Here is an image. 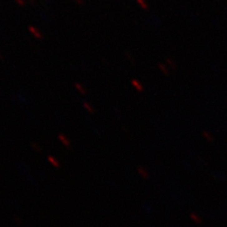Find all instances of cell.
I'll use <instances>...</instances> for the list:
<instances>
[{
  "instance_id": "1",
  "label": "cell",
  "mask_w": 227,
  "mask_h": 227,
  "mask_svg": "<svg viewBox=\"0 0 227 227\" xmlns=\"http://www.w3.org/2000/svg\"><path fill=\"white\" fill-rule=\"evenodd\" d=\"M28 31H30V32L38 40H42L43 39V34L42 32L38 30L37 27H35L34 26H28Z\"/></svg>"
},
{
  "instance_id": "6",
  "label": "cell",
  "mask_w": 227,
  "mask_h": 227,
  "mask_svg": "<svg viewBox=\"0 0 227 227\" xmlns=\"http://www.w3.org/2000/svg\"><path fill=\"white\" fill-rule=\"evenodd\" d=\"M132 84L136 88V90H138V91H141L142 90V85L140 84V82L137 80H132Z\"/></svg>"
},
{
  "instance_id": "12",
  "label": "cell",
  "mask_w": 227,
  "mask_h": 227,
  "mask_svg": "<svg viewBox=\"0 0 227 227\" xmlns=\"http://www.w3.org/2000/svg\"><path fill=\"white\" fill-rule=\"evenodd\" d=\"M26 1L30 2V3H31V4H34V3H35V0H26Z\"/></svg>"
},
{
  "instance_id": "10",
  "label": "cell",
  "mask_w": 227,
  "mask_h": 227,
  "mask_svg": "<svg viewBox=\"0 0 227 227\" xmlns=\"http://www.w3.org/2000/svg\"><path fill=\"white\" fill-rule=\"evenodd\" d=\"M14 1L19 6H25L26 5V0H14Z\"/></svg>"
},
{
  "instance_id": "8",
  "label": "cell",
  "mask_w": 227,
  "mask_h": 227,
  "mask_svg": "<svg viewBox=\"0 0 227 227\" xmlns=\"http://www.w3.org/2000/svg\"><path fill=\"white\" fill-rule=\"evenodd\" d=\"M137 1V3L143 8V9H147V4H146V2L144 1V0H136Z\"/></svg>"
},
{
  "instance_id": "13",
  "label": "cell",
  "mask_w": 227,
  "mask_h": 227,
  "mask_svg": "<svg viewBox=\"0 0 227 227\" xmlns=\"http://www.w3.org/2000/svg\"><path fill=\"white\" fill-rule=\"evenodd\" d=\"M0 60H1V61H3V60H4V56L2 55V53H1V52H0Z\"/></svg>"
},
{
  "instance_id": "7",
  "label": "cell",
  "mask_w": 227,
  "mask_h": 227,
  "mask_svg": "<svg viewBox=\"0 0 227 227\" xmlns=\"http://www.w3.org/2000/svg\"><path fill=\"white\" fill-rule=\"evenodd\" d=\"M138 173L142 176V177H144V178H147L148 177V172H147V170L143 167H138Z\"/></svg>"
},
{
  "instance_id": "9",
  "label": "cell",
  "mask_w": 227,
  "mask_h": 227,
  "mask_svg": "<svg viewBox=\"0 0 227 227\" xmlns=\"http://www.w3.org/2000/svg\"><path fill=\"white\" fill-rule=\"evenodd\" d=\"M31 147L37 152H42V150H41V148H40V146L38 145V144H35V143H32L31 144Z\"/></svg>"
},
{
  "instance_id": "5",
  "label": "cell",
  "mask_w": 227,
  "mask_h": 227,
  "mask_svg": "<svg viewBox=\"0 0 227 227\" xmlns=\"http://www.w3.org/2000/svg\"><path fill=\"white\" fill-rule=\"evenodd\" d=\"M75 87H76V89L80 93V94H86V90H85V88H84V86L82 84H80V83H76L75 84Z\"/></svg>"
},
{
  "instance_id": "4",
  "label": "cell",
  "mask_w": 227,
  "mask_h": 227,
  "mask_svg": "<svg viewBox=\"0 0 227 227\" xmlns=\"http://www.w3.org/2000/svg\"><path fill=\"white\" fill-rule=\"evenodd\" d=\"M83 108L86 110L89 114H94L95 113V110L94 108L92 107L91 104H89L88 102H83Z\"/></svg>"
},
{
  "instance_id": "2",
  "label": "cell",
  "mask_w": 227,
  "mask_h": 227,
  "mask_svg": "<svg viewBox=\"0 0 227 227\" xmlns=\"http://www.w3.org/2000/svg\"><path fill=\"white\" fill-rule=\"evenodd\" d=\"M47 160H48V162L54 167H56V168H59L60 167V162L58 161V159L57 158H55L54 156H52V155H48L47 156Z\"/></svg>"
},
{
  "instance_id": "3",
  "label": "cell",
  "mask_w": 227,
  "mask_h": 227,
  "mask_svg": "<svg viewBox=\"0 0 227 227\" xmlns=\"http://www.w3.org/2000/svg\"><path fill=\"white\" fill-rule=\"evenodd\" d=\"M59 139H60V141L63 143L64 146H65V147H67V148L71 146V142H70V140H69L65 134H63V133L59 134Z\"/></svg>"
},
{
  "instance_id": "11",
  "label": "cell",
  "mask_w": 227,
  "mask_h": 227,
  "mask_svg": "<svg viewBox=\"0 0 227 227\" xmlns=\"http://www.w3.org/2000/svg\"><path fill=\"white\" fill-rule=\"evenodd\" d=\"M78 5H83V0H74Z\"/></svg>"
}]
</instances>
